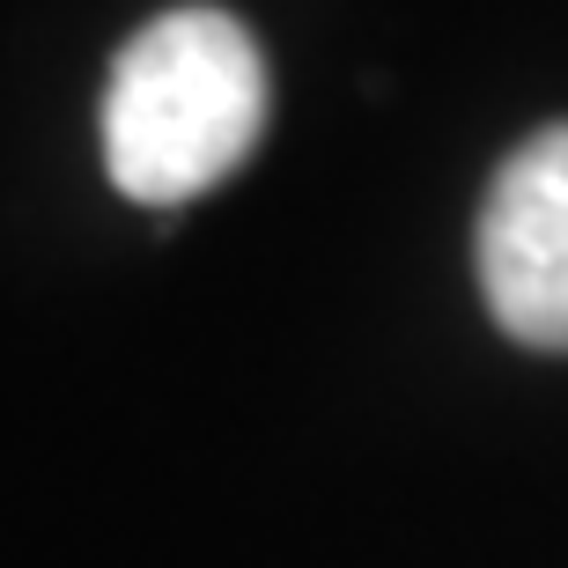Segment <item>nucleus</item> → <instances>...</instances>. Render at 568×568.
I'll return each mask as SVG.
<instances>
[{
  "label": "nucleus",
  "instance_id": "1",
  "mask_svg": "<svg viewBox=\"0 0 568 568\" xmlns=\"http://www.w3.org/2000/svg\"><path fill=\"white\" fill-rule=\"evenodd\" d=\"M266 133V60L222 8L141 22L104 82V170L141 207L222 185Z\"/></svg>",
  "mask_w": 568,
  "mask_h": 568
},
{
  "label": "nucleus",
  "instance_id": "2",
  "mask_svg": "<svg viewBox=\"0 0 568 568\" xmlns=\"http://www.w3.org/2000/svg\"><path fill=\"white\" fill-rule=\"evenodd\" d=\"M480 295L517 347L568 355V126L517 141L480 207Z\"/></svg>",
  "mask_w": 568,
  "mask_h": 568
}]
</instances>
